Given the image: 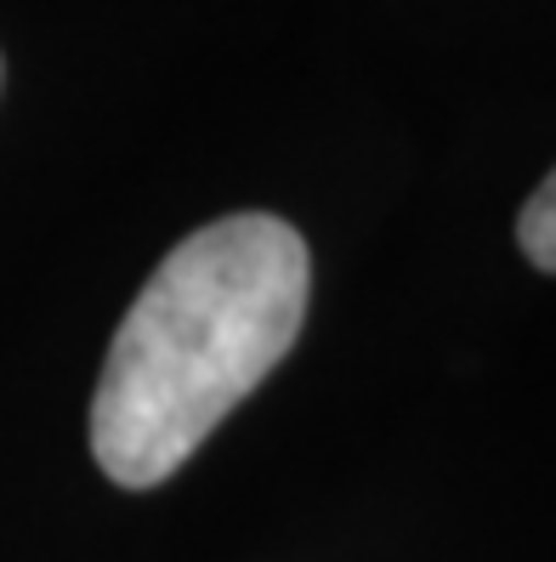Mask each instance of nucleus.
<instances>
[{"label": "nucleus", "instance_id": "f257e3e1", "mask_svg": "<svg viewBox=\"0 0 556 562\" xmlns=\"http://www.w3.org/2000/svg\"><path fill=\"white\" fill-rule=\"evenodd\" d=\"M313 295L307 239L279 216L188 234L137 290L91 392V460L159 488L296 347Z\"/></svg>", "mask_w": 556, "mask_h": 562}, {"label": "nucleus", "instance_id": "f03ea898", "mask_svg": "<svg viewBox=\"0 0 556 562\" xmlns=\"http://www.w3.org/2000/svg\"><path fill=\"white\" fill-rule=\"evenodd\" d=\"M517 245L540 273H556V171L529 193V205L517 216Z\"/></svg>", "mask_w": 556, "mask_h": 562}]
</instances>
